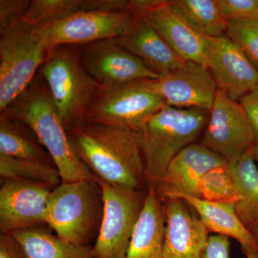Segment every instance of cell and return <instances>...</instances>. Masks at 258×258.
Returning a JSON list of instances; mask_svg holds the SVG:
<instances>
[{
    "mask_svg": "<svg viewBox=\"0 0 258 258\" xmlns=\"http://www.w3.org/2000/svg\"><path fill=\"white\" fill-rule=\"evenodd\" d=\"M66 132L76 155L98 179L119 189L148 191L139 132L86 120Z\"/></svg>",
    "mask_w": 258,
    "mask_h": 258,
    "instance_id": "cell-1",
    "label": "cell"
},
{
    "mask_svg": "<svg viewBox=\"0 0 258 258\" xmlns=\"http://www.w3.org/2000/svg\"><path fill=\"white\" fill-rule=\"evenodd\" d=\"M0 116L23 122L36 134L58 169L62 182L95 179L76 155L56 111L46 83L40 73Z\"/></svg>",
    "mask_w": 258,
    "mask_h": 258,
    "instance_id": "cell-2",
    "label": "cell"
},
{
    "mask_svg": "<svg viewBox=\"0 0 258 258\" xmlns=\"http://www.w3.org/2000/svg\"><path fill=\"white\" fill-rule=\"evenodd\" d=\"M209 112L166 105L146 123L139 135L149 187L161 184L171 161L206 126Z\"/></svg>",
    "mask_w": 258,
    "mask_h": 258,
    "instance_id": "cell-3",
    "label": "cell"
},
{
    "mask_svg": "<svg viewBox=\"0 0 258 258\" xmlns=\"http://www.w3.org/2000/svg\"><path fill=\"white\" fill-rule=\"evenodd\" d=\"M39 73L66 130L84 122L101 88L85 69L77 45L55 47Z\"/></svg>",
    "mask_w": 258,
    "mask_h": 258,
    "instance_id": "cell-4",
    "label": "cell"
},
{
    "mask_svg": "<svg viewBox=\"0 0 258 258\" xmlns=\"http://www.w3.org/2000/svg\"><path fill=\"white\" fill-rule=\"evenodd\" d=\"M103 216V191L96 176L61 182L51 191L47 226L62 240L90 245L98 237Z\"/></svg>",
    "mask_w": 258,
    "mask_h": 258,
    "instance_id": "cell-5",
    "label": "cell"
},
{
    "mask_svg": "<svg viewBox=\"0 0 258 258\" xmlns=\"http://www.w3.org/2000/svg\"><path fill=\"white\" fill-rule=\"evenodd\" d=\"M47 55L46 47L22 19L0 24V112L31 84Z\"/></svg>",
    "mask_w": 258,
    "mask_h": 258,
    "instance_id": "cell-6",
    "label": "cell"
},
{
    "mask_svg": "<svg viewBox=\"0 0 258 258\" xmlns=\"http://www.w3.org/2000/svg\"><path fill=\"white\" fill-rule=\"evenodd\" d=\"M138 17L130 10H82L32 28L50 53L62 45H83L126 35Z\"/></svg>",
    "mask_w": 258,
    "mask_h": 258,
    "instance_id": "cell-7",
    "label": "cell"
},
{
    "mask_svg": "<svg viewBox=\"0 0 258 258\" xmlns=\"http://www.w3.org/2000/svg\"><path fill=\"white\" fill-rule=\"evenodd\" d=\"M153 81L101 89L88 109L86 121L140 132L148 120L166 105L153 88Z\"/></svg>",
    "mask_w": 258,
    "mask_h": 258,
    "instance_id": "cell-8",
    "label": "cell"
},
{
    "mask_svg": "<svg viewBox=\"0 0 258 258\" xmlns=\"http://www.w3.org/2000/svg\"><path fill=\"white\" fill-rule=\"evenodd\" d=\"M103 191V216L94 258H123L143 210L147 191L113 187L96 177Z\"/></svg>",
    "mask_w": 258,
    "mask_h": 258,
    "instance_id": "cell-9",
    "label": "cell"
},
{
    "mask_svg": "<svg viewBox=\"0 0 258 258\" xmlns=\"http://www.w3.org/2000/svg\"><path fill=\"white\" fill-rule=\"evenodd\" d=\"M201 144L229 163L241 157L254 144L252 126L243 106L220 89L210 109Z\"/></svg>",
    "mask_w": 258,
    "mask_h": 258,
    "instance_id": "cell-10",
    "label": "cell"
},
{
    "mask_svg": "<svg viewBox=\"0 0 258 258\" xmlns=\"http://www.w3.org/2000/svg\"><path fill=\"white\" fill-rule=\"evenodd\" d=\"M78 48L85 69L101 89L159 78L143 61L119 46L113 39L79 45Z\"/></svg>",
    "mask_w": 258,
    "mask_h": 258,
    "instance_id": "cell-11",
    "label": "cell"
},
{
    "mask_svg": "<svg viewBox=\"0 0 258 258\" xmlns=\"http://www.w3.org/2000/svg\"><path fill=\"white\" fill-rule=\"evenodd\" d=\"M130 10L150 24L176 55L207 67V37L193 28L164 0H132Z\"/></svg>",
    "mask_w": 258,
    "mask_h": 258,
    "instance_id": "cell-12",
    "label": "cell"
},
{
    "mask_svg": "<svg viewBox=\"0 0 258 258\" xmlns=\"http://www.w3.org/2000/svg\"><path fill=\"white\" fill-rule=\"evenodd\" d=\"M50 185L21 180H4L0 189V232L47 225Z\"/></svg>",
    "mask_w": 258,
    "mask_h": 258,
    "instance_id": "cell-13",
    "label": "cell"
},
{
    "mask_svg": "<svg viewBox=\"0 0 258 258\" xmlns=\"http://www.w3.org/2000/svg\"><path fill=\"white\" fill-rule=\"evenodd\" d=\"M206 62L219 89L233 101L258 85L257 70L227 35L207 37Z\"/></svg>",
    "mask_w": 258,
    "mask_h": 258,
    "instance_id": "cell-14",
    "label": "cell"
},
{
    "mask_svg": "<svg viewBox=\"0 0 258 258\" xmlns=\"http://www.w3.org/2000/svg\"><path fill=\"white\" fill-rule=\"evenodd\" d=\"M167 106L210 111L218 86L208 68L191 61L152 81Z\"/></svg>",
    "mask_w": 258,
    "mask_h": 258,
    "instance_id": "cell-15",
    "label": "cell"
},
{
    "mask_svg": "<svg viewBox=\"0 0 258 258\" xmlns=\"http://www.w3.org/2000/svg\"><path fill=\"white\" fill-rule=\"evenodd\" d=\"M161 200L166 222L164 258H202L210 237L206 227L181 199Z\"/></svg>",
    "mask_w": 258,
    "mask_h": 258,
    "instance_id": "cell-16",
    "label": "cell"
},
{
    "mask_svg": "<svg viewBox=\"0 0 258 258\" xmlns=\"http://www.w3.org/2000/svg\"><path fill=\"white\" fill-rule=\"evenodd\" d=\"M161 199L177 198L195 210L208 232L235 239L244 254L258 251L254 234L247 230L236 213L235 203H217L203 200L165 186L156 188Z\"/></svg>",
    "mask_w": 258,
    "mask_h": 258,
    "instance_id": "cell-17",
    "label": "cell"
},
{
    "mask_svg": "<svg viewBox=\"0 0 258 258\" xmlns=\"http://www.w3.org/2000/svg\"><path fill=\"white\" fill-rule=\"evenodd\" d=\"M228 164V161L220 154L203 144L193 143L185 147L171 161L159 186L198 198V185L203 176L215 168Z\"/></svg>",
    "mask_w": 258,
    "mask_h": 258,
    "instance_id": "cell-18",
    "label": "cell"
},
{
    "mask_svg": "<svg viewBox=\"0 0 258 258\" xmlns=\"http://www.w3.org/2000/svg\"><path fill=\"white\" fill-rule=\"evenodd\" d=\"M113 40L119 46L143 61L159 76L169 74L185 62L154 27L139 17L126 35Z\"/></svg>",
    "mask_w": 258,
    "mask_h": 258,
    "instance_id": "cell-19",
    "label": "cell"
},
{
    "mask_svg": "<svg viewBox=\"0 0 258 258\" xmlns=\"http://www.w3.org/2000/svg\"><path fill=\"white\" fill-rule=\"evenodd\" d=\"M165 215L157 189L149 186L143 210L123 258H164Z\"/></svg>",
    "mask_w": 258,
    "mask_h": 258,
    "instance_id": "cell-20",
    "label": "cell"
},
{
    "mask_svg": "<svg viewBox=\"0 0 258 258\" xmlns=\"http://www.w3.org/2000/svg\"><path fill=\"white\" fill-rule=\"evenodd\" d=\"M250 149L229 163L238 200L236 213L247 230L253 232L258 226V169Z\"/></svg>",
    "mask_w": 258,
    "mask_h": 258,
    "instance_id": "cell-21",
    "label": "cell"
},
{
    "mask_svg": "<svg viewBox=\"0 0 258 258\" xmlns=\"http://www.w3.org/2000/svg\"><path fill=\"white\" fill-rule=\"evenodd\" d=\"M23 247L28 258H94L93 247L62 240L45 226L10 234Z\"/></svg>",
    "mask_w": 258,
    "mask_h": 258,
    "instance_id": "cell-22",
    "label": "cell"
},
{
    "mask_svg": "<svg viewBox=\"0 0 258 258\" xmlns=\"http://www.w3.org/2000/svg\"><path fill=\"white\" fill-rule=\"evenodd\" d=\"M0 154L54 164L52 157L28 125L20 120L0 116Z\"/></svg>",
    "mask_w": 258,
    "mask_h": 258,
    "instance_id": "cell-23",
    "label": "cell"
},
{
    "mask_svg": "<svg viewBox=\"0 0 258 258\" xmlns=\"http://www.w3.org/2000/svg\"><path fill=\"white\" fill-rule=\"evenodd\" d=\"M169 5L197 31L207 37L223 35L227 23L219 0H173Z\"/></svg>",
    "mask_w": 258,
    "mask_h": 258,
    "instance_id": "cell-24",
    "label": "cell"
},
{
    "mask_svg": "<svg viewBox=\"0 0 258 258\" xmlns=\"http://www.w3.org/2000/svg\"><path fill=\"white\" fill-rule=\"evenodd\" d=\"M0 176L3 180L43 183L55 188L62 182L55 164L26 160L0 154Z\"/></svg>",
    "mask_w": 258,
    "mask_h": 258,
    "instance_id": "cell-25",
    "label": "cell"
},
{
    "mask_svg": "<svg viewBox=\"0 0 258 258\" xmlns=\"http://www.w3.org/2000/svg\"><path fill=\"white\" fill-rule=\"evenodd\" d=\"M97 0H32L22 21L35 28L82 10H97Z\"/></svg>",
    "mask_w": 258,
    "mask_h": 258,
    "instance_id": "cell-26",
    "label": "cell"
},
{
    "mask_svg": "<svg viewBox=\"0 0 258 258\" xmlns=\"http://www.w3.org/2000/svg\"><path fill=\"white\" fill-rule=\"evenodd\" d=\"M198 191V198L208 201L236 203L238 200V194L229 164L207 172L199 183Z\"/></svg>",
    "mask_w": 258,
    "mask_h": 258,
    "instance_id": "cell-27",
    "label": "cell"
},
{
    "mask_svg": "<svg viewBox=\"0 0 258 258\" xmlns=\"http://www.w3.org/2000/svg\"><path fill=\"white\" fill-rule=\"evenodd\" d=\"M225 32L258 71V20L229 21Z\"/></svg>",
    "mask_w": 258,
    "mask_h": 258,
    "instance_id": "cell-28",
    "label": "cell"
},
{
    "mask_svg": "<svg viewBox=\"0 0 258 258\" xmlns=\"http://www.w3.org/2000/svg\"><path fill=\"white\" fill-rule=\"evenodd\" d=\"M227 22L258 20V0H219Z\"/></svg>",
    "mask_w": 258,
    "mask_h": 258,
    "instance_id": "cell-29",
    "label": "cell"
},
{
    "mask_svg": "<svg viewBox=\"0 0 258 258\" xmlns=\"http://www.w3.org/2000/svg\"><path fill=\"white\" fill-rule=\"evenodd\" d=\"M202 258H230L229 237L217 234L210 235Z\"/></svg>",
    "mask_w": 258,
    "mask_h": 258,
    "instance_id": "cell-30",
    "label": "cell"
},
{
    "mask_svg": "<svg viewBox=\"0 0 258 258\" xmlns=\"http://www.w3.org/2000/svg\"><path fill=\"white\" fill-rule=\"evenodd\" d=\"M30 3L29 0H0V24L23 18Z\"/></svg>",
    "mask_w": 258,
    "mask_h": 258,
    "instance_id": "cell-31",
    "label": "cell"
},
{
    "mask_svg": "<svg viewBox=\"0 0 258 258\" xmlns=\"http://www.w3.org/2000/svg\"><path fill=\"white\" fill-rule=\"evenodd\" d=\"M240 103L247 113L252 126L254 144L258 145V85L241 99Z\"/></svg>",
    "mask_w": 258,
    "mask_h": 258,
    "instance_id": "cell-32",
    "label": "cell"
},
{
    "mask_svg": "<svg viewBox=\"0 0 258 258\" xmlns=\"http://www.w3.org/2000/svg\"><path fill=\"white\" fill-rule=\"evenodd\" d=\"M0 258H28L20 243L10 234H0Z\"/></svg>",
    "mask_w": 258,
    "mask_h": 258,
    "instance_id": "cell-33",
    "label": "cell"
},
{
    "mask_svg": "<svg viewBox=\"0 0 258 258\" xmlns=\"http://www.w3.org/2000/svg\"><path fill=\"white\" fill-rule=\"evenodd\" d=\"M251 152H252V156H253L254 160L258 164V145L257 144H253L252 147L250 148Z\"/></svg>",
    "mask_w": 258,
    "mask_h": 258,
    "instance_id": "cell-34",
    "label": "cell"
},
{
    "mask_svg": "<svg viewBox=\"0 0 258 258\" xmlns=\"http://www.w3.org/2000/svg\"><path fill=\"white\" fill-rule=\"evenodd\" d=\"M246 258H258V251L245 254Z\"/></svg>",
    "mask_w": 258,
    "mask_h": 258,
    "instance_id": "cell-35",
    "label": "cell"
},
{
    "mask_svg": "<svg viewBox=\"0 0 258 258\" xmlns=\"http://www.w3.org/2000/svg\"><path fill=\"white\" fill-rule=\"evenodd\" d=\"M254 234V237H255L256 240L257 241L258 243V226L256 227L255 230H254V232H252Z\"/></svg>",
    "mask_w": 258,
    "mask_h": 258,
    "instance_id": "cell-36",
    "label": "cell"
}]
</instances>
